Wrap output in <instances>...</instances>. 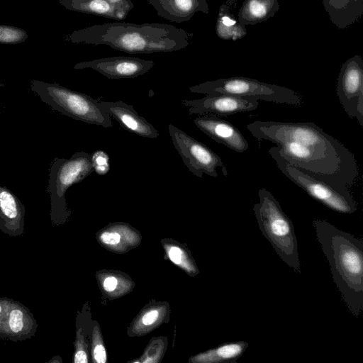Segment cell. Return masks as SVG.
Wrapping results in <instances>:
<instances>
[{
	"mask_svg": "<svg viewBox=\"0 0 363 363\" xmlns=\"http://www.w3.org/2000/svg\"><path fill=\"white\" fill-rule=\"evenodd\" d=\"M216 33L223 40L235 41L247 35L245 26H242L232 13L228 5L220 6L216 25Z\"/></svg>",
	"mask_w": 363,
	"mask_h": 363,
	"instance_id": "d6986e66",
	"label": "cell"
},
{
	"mask_svg": "<svg viewBox=\"0 0 363 363\" xmlns=\"http://www.w3.org/2000/svg\"><path fill=\"white\" fill-rule=\"evenodd\" d=\"M331 23L344 29L358 21L363 13V0H322Z\"/></svg>",
	"mask_w": 363,
	"mask_h": 363,
	"instance_id": "e0dca14e",
	"label": "cell"
},
{
	"mask_svg": "<svg viewBox=\"0 0 363 363\" xmlns=\"http://www.w3.org/2000/svg\"><path fill=\"white\" fill-rule=\"evenodd\" d=\"M157 15L171 22L189 21L197 12L208 13L206 0H147Z\"/></svg>",
	"mask_w": 363,
	"mask_h": 363,
	"instance_id": "2e32d148",
	"label": "cell"
},
{
	"mask_svg": "<svg viewBox=\"0 0 363 363\" xmlns=\"http://www.w3.org/2000/svg\"><path fill=\"white\" fill-rule=\"evenodd\" d=\"M190 115L228 116L257 108L258 100L226 94H208L201 99H183Z\"/></svg>",
	"mask_w": 363,
	"mask_h": 363,
	"instance_id": "8fae6325",
	"label": "cell"
},
{
	"mask_svg": "<svg viewBox=\"0 0 363 363\" xmlns=\"http://www.w3.org/2000/svg\"><path fill=\"white\" fill-rule=\"evenodd\" d=\"M228 1V3L230 4V5H234L235 4V0H226Z\"/></svg>",
	"mask_w": 363,
	"mask_h": 363,
	"instance_id": "4dcf8cb0",
	"label": "cell"
},
{
	"mask_svg": "<svg viewBox=\"0 0 363 363\" xmlns=\"http://www.w3.org/2000/svg\"><path fill=\"white\" fill-rule=\"evenodd\" d=\"M25 33L18 28L0 26V43H16L23 40Z\"/></svg>",
	"mask_w": 363,
	"mask_h": 363,
	"instance_id": "603a6c76",
	"label": "cell"
},
{
	"mask_svg": "<svg viewBox=\"0 0 363 363\" xmlns=\"http://www.w3.org/2000/svg\"><path fill=\"white\" fill-rule=\"evenodd\" d=\"M193 122L206 135L232 150L243 152L249 147L241 132L219 116H199L193 119Z\"/></svg>",
	"mask_w": 363,
	"mask_h": 363,
	"instance_id": "4fadbf2b",
	"label": "cell"
},
{
	"mask_svg": "<svg viewBox=\"0 0 363 363\" xmlns=\"http://www.w3.org/2000/svg\"><path fill=\"white\" fill-rule=\"evenodd\" d=\"M268 153L284 175L318 202L342 213L352 214L357 210L352 194H344L290 164L279 155L275 146L271 147Z\"/></svg>",
	"mask_w": 363,
	"mask_h": 363,
	"instance_id": "52a82bcc",
	"label": "cell"
},
{
	"mask_svg": "<svg viewBox=\"0 0 363 363\" xmlns=\"http://www.w3.org/2000/svg\"><path fill=\"white\" fill-rule=\"evenodd\" d=\"M102 108L125 130L140 137L155 139L159 136L157 129L140 116L132 105L123 101H100Z\"/></svg>",
	"mask_w": 363,
	"mask_h": 363,
	"instance_id": "5bb4252c",
	"label": "cell"
},
{
	"mask_svg": "<svg viewBox=\"0 0 363 363\" xmlns=\"http://www.w3.org/2000/svg\"><path fill=\"white\" fill-rule=\"evenodd\" d=\"M190 35L183 28L167 23L136 24L116 21L96 24L74 32L72 42L105 45L129 54L169 52L186 48Z\"/></svg>",
	"mask_w": 363,
	"mask_h": 363,
	"instance_id": "7a4b0ae2",
	"label": "cell"
},
{
	"mask_svg": "<svg viewBox=\"0 0 363 363\" xmlns=\"http://www.w3.org/2000/svg\"><path fill=\"white\" fill-rule=\"evenodd\" d=\"M247 129L257 140L271 141L288 163L347 195L359 176L352 152L313 122L255 121Z\"/></svg>",
	"mask_w": 363,
	"mask_h": 363,
	"instance_id": "6da1fadb",
	"label": "cell"
},
{
	"mask_svg": "<svg viewBox=\"0 0 363 363\" xmlns=\"http://www.w3.org/2000/svg\"><path fill=\"white\" fill-rule=\"evenodd\" d=\"M30 89L53 110L74 120L111 128V116L102 108L100 101L71 90L57 83L33 80Z\"/></svg>",
	"mask_w": 363,
	"mask_h": 363,
	"instance_id": "5b68a950",
	"label": "cell"
},
{
	"mask_svg": "<svg viewBox=\"0 0 363 363\" xmlns=\"http://www.w3.org/2000/svg\"><path fill=\"white\" fill-rule=\"evenodd\" d=\"M23 206L18 199L4 186L0 185V216L14 220L21 217Z\"/></svg>",
	"mask_w": 363,
	"mask_h": 363,
	"instance_id": "44dd1931",
	"label": "cell"
},
{
	"mask_svg": "<svg viewBox=\"0 0 363 363\" xmlns=\"http://www.w3.org/2000/svg\"><path fill=\"white\" fill-rule=\"evenodd\" d=\"M87 362L86 354L84 351L79 350L76 353L74 357L75 363H86Z\"/></svg>",
	"mask_w": 363,
	"mask_h": 363,
	"instance_id": "f546056e",
	"label": "cell"
},
{
	"mask_svg": "<svg viewBox=\"0 0 363 363\" xmlns=\"http://www.w3.org/2000/svg\"><path fill=\"white\" fill-rule=\"evenodd\" d=\"M247 347L248 343L245 341L226 343L204 354L203 358L208 361L234 362L245 352Z\"/></svg>",
	"mask_w": 363,
	"mask_h": 363,
	"instance_id": "ffe728a7",
	"label": "cell"
},
{
	"mask_svg": "<svg viewBox=\"0 0 363 363\" xmlns=\"http://www.w3.org/2000/svg\"><path fill=\"white\" fill-rule=\"evenodd\" d=\"M91 162L94 172L99 175L107 174L110 169L108 156L102 150L91 154Z\"/></svg>",
	"mask_w": 363,
	"mask_h": 363,
	"instance_id": "7402d4cb",
	"label": "cell"
},
{
	"mask_svg": "<svg viewBox=\"0 0 363 363\" xmlns=\"http://www.w3.org/2000/svg\"><path fill=\"white\" fill-rule=\"evenodd\" d=\"M189 89L196 94H226L298 107L303 104L302 95L289 88L244 77L207 81Z\"/></svg>",
	"mask_w": 363,
	"mask_h": 363,
	"instance_id": "8992f818",
	"label": "cell"
},
{
	"mask_svg": "<svg viewBox=\"0 0 363 363\" xmlns=\"http://www.w3.org/2000/svg\"><path fill=\"white\" fill-rule=\"evenodd\" d=\"M0 313H1V306H0Z\"/></svg>",
	"mask_w": 363,
	"mask_h": 363,
	"instance_id": "1f68e13d",
	"label": "cell"
},
{
	"mask_svg": "<svg viewBox=\"0 0 363 363\" xmlns=\"http://www.w3.org/2000/svg\"><path fill=\"white\" fill-rule=\"evenodd\" d=\"M259 201L253 211L259 230L280 258L301 273V262L294 226L272 194L264 188L258 191Z\"/></svg>",
	"mask_w": 363,
	"mask_h": 363,
	"instance_id": "277c9868",
	"label": "cell"
},
{
	"mask_svg": "<svg viewBox=\"0 0 363 363\" xmlns=\"http://www.w3.org/2000/svg\"><path fill=\"white\" fill-rule=\"evenodd\" d=\"M101 240L108 245H116L120 242L121 237L116 233L105 232L101 235Z\"/></svg>",
	"mask_w": 363,
	"mask_h": 363,
	"instance_id": "d4e9b609",
	"label": "cell"
},
{
	"mask_svg": "<svg viewBox=\"0 0 363 363\" xmlns=\"http://www.w3.org/2000/svg\"><path fill=\"white\" fill-rule=\"evenodd\" d=\"M169 257L172 262L179 264L181 262L182 251L177 247H172L169 251Z\"/></svg>",
	"mask_w": 363,
	"mask_h": 363,
	"instance_id": "4316f807",
	"label": "cell"
},
{
	"mask_svg": "<svg viewBox=\"0 0 363 363\" xmlns=\"http://www.w3.org/2000/svg\"><path fill=\"white\" fill-rule=\"evenodd\" d=\"M94 172L91 154L77 152L69 158H55L50 167L48 186L52 203L62 206L67 190Z\"/></svg>",
	"mask_w": 363,
	"mask_h": 363,
	"instance_id": "9c48e42d",
	"label": "cell"
},
{
	"mask_svg": "<svg viewBox=\"0 0 363 363\" xmlns=\"http://www.w3.org/2000/svg\"><path fill=\"white\" fill-rule=\"evenodd\" d=\"M317 240L330 264L333 279L348 310H363V240L325 220L314 219Z\"/></svg>",
	"mask_w": 363,
	"mask_h": 363,
	"instance_id": "3957f363",
	"label": "cell"
},
{
	"mask_svg": "<svg viewBox=\"0 0 363 363\" xmlns=\"http://www.w3.org/2000/svg\"><path fill=\"white\" fill-rule=\"evenodd\" d=\"M158 311L156 310H152L146 313L143 317V323L145 325H150L153 323L157 318Z\"/></svg>",
	"mask_w": 363,
	"mask_h": 363,
	"instance_id": "83f0119b",
	"label": "cell"
},
{
	"mask_svg": "<svg viewBox=\"0 0 363 363\" xmlns=\"http://www.w3.org/2000/svg\"><path fill=\"white\" fill-rule=\"evenodd\" d=\"M94 359L98 363H104L106 361V350L103 345H98L94 351Z\"/></svg>",
	"mask_w": 363,
	"mask_h": 363,
	"instance_id": "484cf974",
	"label": "cell"
},
{
	"mask_svg": "<svg viewBox=\"0 0 363 363\" xmlns=\"http://www.w3.org/2000/svg\"><path fill=\"white\" fill-rule=\"evenodd\" d=\"M117 286V279L113 277H107L104 281V287L107 291H113Z\"/></svg>",
	"mask_w": 363,
	"mask_h": 363,
	"instance_id": "f1b7e54d",
	"label": "cell"
},
{
	"mask_svg": "<svg viewBox=\"0 0 363 363\" xmlns=\"http://www.w3.org/2000/svg\"><path fill=\"white\" fill-rule=\"evenodd\" d=\"M168 130L173 145L194 176L201 178L205 174L216 177L217 167L221 168L223 175L227 176L222 159L208 146L172 124H169Z\"/></svg>",
	"mask_w": 363,
	"mask_h": 363,
	"instance_id": "ba28073f",
	"label": "cell"
},
{
	"mask_svg": "<svg viewBox=\"0 0 363 363\" xmlns=\"http://www.w3.org/2000/svg\"><path fill=\"white\" fill-rule=\"evenodd\" d=\"M9 327L12 332H20L23 326V315L18 309L11 311L9 316Z\"/></svg>",
	"mask_w": 363,
	"mask_h": 363,
	"instance_id": "cb8c5ba5",
	"label": "cell"
},
{
	"mask_svg": "<svg viewBox=\"0 0 363 363\" xmlns=\"http://www.w3.org/2000/svg\"><path fill=\"white\" fill-rule=\"evenodd\" d=\"M155 65L152 60L135 57L115 56L84 61L74 69H92L111 79L135 78L147 73Z\"/></svg>",
	"mask_w": 363,
	"mask_h": 363,
	"instance_id": "7c38bea8",
	"label": "cell"
},
{
	"mask_svg": "<svg viewBox=\"0 0 363 363\" xmlns=\"http://www.w3.org/2000/svg\"><path fill=\"white\" fill-rule=\"evenodd\" d=\"M337 94L341 106L351 118L363 126V60L354 55L341 66L337 81Z\"/></svg>",
	"mask_w": 363,
	"mask_h": 363,
	"instance_id": "30bf717a",
	"label": "cell"
},
{
	"mask_svg": "<svg viewBox=\"0 0 363 363\" xmlns=\"http://www.w3.org/2000/svg\"><path fill=\"white\" fill-rule=\"evenodd\" d=\"M68 9L116 21L125 19L134 5L131 0H62Z\"/></svg>",
	"mask_w": 363,
	"mask_h": 363,
	"instance_id": "9a60e30c",
	"label": "cell"
},
{
	"mask_svg": "<svg viewBox=\"0 0 363 363\" xmlns=\"http://www.w3.org/2000/svg\"><path fill=\"white\" fill-rule=\"evenodd\" d=\"M279 9L278 0H245L237 18L242 26L255 25L273 17Z\"/></svg>",
	"mask_w": 363,
	"mask_h": 363,
	"instance_id": "ac0fdd59",
	"label": "cell"
}]
</instances>
